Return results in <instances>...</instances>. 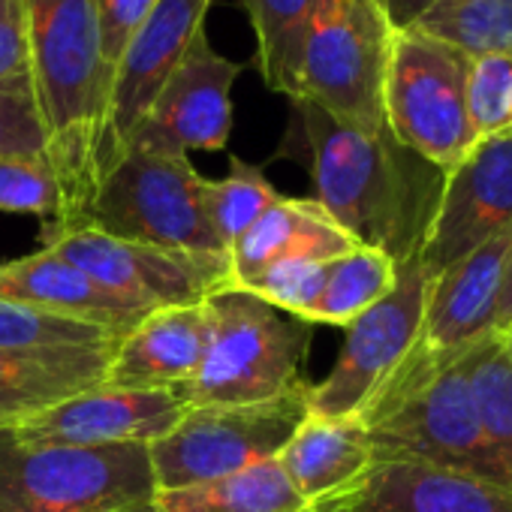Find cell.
Segmentation results:
<instances>
[{"label":"cell","mask_w":512,"mask_h":512,"mask_svg":"<svg viewBox=\"0 0 512 512\" xmlns=\"http://www.w3.org/2000/svg\"><path fill=\"white\" fill-rule=\"evenodd\" d=\"M275 160L308 169L314 202L365 247L401 266L422 253L446 172L401 145L389 127L365 133L308 100H290V121Z\"/></svg>","instance_id":"obj_1"},{"label":"cell","mask_w":512,"mask_h":512,"mask_svg":"<svg viewBox=\"0 0 512 512\" xmlns=\"http://www.w3.org/2000/svg\"><path fill=\"white\" fill-rule=\"evenodd\" d=\"M25 7L46 157L61 181L67 208L58 229H70L82 226L103 175L112 70L103 61L94 0H25Z\"/></svg>","instance_id":"obj_2"},{"label":"cell","mask_w":512,"mask_h":512,"mask_svg":"<svg viewBox=\"0 0 512 512\" xmlns=\"http://www.w3.org/2000/svg\"><path fill=\"white\" fill-rule=\"evenodd\" d=\"M467 356L431 359L413 350L359 419L368 428L377 464H431L512 494V479L479 416Z\"/></svg>","instance_id":"obj_3"},{"label":"cell","mask_w":512,"mask_h":512,"mask_svg":"<svg viewBox=\"0 0 512 512\" xmlns=\"http://www.w3.org/2000/svg\"><path fill=\"white\" fill-rule=\"evenodd\" d=\"M208 344L196 374L178 389L187 407L269 404L308 389L305 362L314 326L244 290H220L202 302Z\"/></svg>","instance_id":"obj_4"},{"label":"cell","mask_w":512,"mask_h":512,"mask_svg":"<svg viewBox=\"0 0 512 512\" xmlns=\"http://www.w3.org/2000/svg\"><path fill=\"white\" fill-rule=\"evenodd\" d=\"M154 494L145 443L37 446L0 428V512H121Z\"/></svg>","instance_id":"obj_5"},{"label":"cell","mask_w":512,"mask_h":512,"mask_svg":"<svg viewBox=\"0 0 512 512\" xmlns=\"http://www.w3.org/2000/svg\"><path fill=\"white\" fill-rule=\"evenodd\" d=\"M205 187L190 157L130 145L100 178L82 226L169 250L226 253L208 223Z\"/></svg>","instance_id":"obj_6"},{"label":"cell","mask_w":512,"mask_h":512,"mask_svg":"<svg viewBox=\"0 0 512 512\" xmlns=\"http://www.w3.org/2000/svg\"><path fill=\"white\" fill-rule=\"evenodd\" d=\"M392 40L395 28L380 0H326L302 52L293 100H308L347 127L380 133Z\"/></svg>","instance_id":"obj_7"},{"label":"cell","mask_w":512,"mask_h":512,"mask_svg":"<svg viewBox=\"0 0 512 512\" xmlns=\"http://www.w3.org/2000/svg\"><path fill=\"white\" fill-rule=\"evenodd\" d=\"M308 389L269 404L187 407L163 437L148 443L157 491L214 482L278 458L308 416Z\"/></svg>","instance_id":"obj_8"},{"label":"cell","mask_w":512,"mask_h":512,"mask_svg":"<svg viewBox=\"0 0 512 512\" xmlns=\"http://www.w3.org/2000/svg\"><path fill=\"white\" fill-rule=\"evenodd\" d=\"M467 70L470 58L458 49L416 31H395L383 88L386 127L443 172L476 145L464 103Z\"/></svg>","instance_id":"obj_9"},{"label":"cell","mask_w":512,"mask_h":512,"mask_svg":"<svg viewBox=\"0 0 512 512\" xmlns=\"http://www.w3.org/2000/svg\"><path fill=\"white\" fill-rule=\"evenodd\" d=\"M428 287L431 272L419 256L398 266L392 293L347 326L332 371L320 383H311L308 413L323 419H359L377 401L419 341Z\"/></svg>","instance_id":"obj_10"},{"label":"cell","mask_w":512,"mask_h":512,"mask_svg":"<svg viewBox=\"0 0 512 512\" xmlns=\"http://www.w3.org/2000/svg\"><path fill=\"white\" fill-rule=\"evenodd\" d=\"M43 247L145 311L202 305L232 287L229 253L169 250L115 238L94 226L58 229Z\"/></svg>","instance_id":"obj_11"},{"label":"cell","mask_w":512,"mask_h":512,"mask_svg":"<svg viewBox=\"0 0 512 512\" xmlns=\"http://www.w3.org/2000/svg\"><path fill=\"white\" fill-rule=\"evenodd\" d=\"M241 70L244 64L220 55L202 31L127 148L136 145L184 157L190 151H226L232 136V85Z\"/></svg>","instance_id":"obj_12"},{"label":"cell","mask_w":512,"mask_h":512,"mask_svg":"<svg viewBox=\"0 0 512 512\" xmlns=\"http://www.w3.org/2000/svg\"><path fill=\"white\" fill-rule=\"evenodd\" d=\"M211 4L214 0H157L145 25L127 43L112 73L103 136V175L124 154L163 85L178 70L193 40L205 31Z\"/></svg>","instance_id":"obj_13"},{"label":"cell","mask_w":512,"mask_h":512,"mask_svg":"<svg viewBox=\"0 0 512 512\" xmlns=\"http://www.w3.org/2000/svg\"><path fill=\"white\" fill-rule=\"evenodd\" d=\"M512 229V136L482 139L446 172L443 196L419 260L437 275Z\"/></svg>","instance_id":"obj_14"},{"label":"cell","mask_w":512,"mask_h":512,"mask_svg":"<svg viewBox=\"0 0 512 512\" xmlns=\"http://www.w3.org/2000/svg\"><path fill=\"white\" fill-rule=\"evenodd\" d=\"M184 410L187 404L178 389L97 386L28 422H19L13 434L37 446H148L163 437Z\"/></svg>","instance_id":"obj_15"},{"label":"cell","mask_w":512,"mask_h":512,"mask_svg":"<svg viewBox=\"0 0 512 512\" xmlns=\"http://www.w3.org/2000/svg\"><path fill=\"white\" fill-rule=\"evenodd\" d=\"M512 229L494 235L458 263L431 275L416 353L431 359H458L494 338V317L506 275Z\"/></svg>","instance_id":"obj_16"},{"label":"cell","mask_w":512,"mask_h":512,"mask_svg":"<svg viewBox=\"0 0 512 512\" xmlns=\"http://www.w3.org/2000/svg\"><path fill=\"white\" fill-rule=\"evenodd\" d=\"M208 344L205 305L151 311L115 347L103 386L181 389L199 368Z\"/></svg>","instance_id":"obj_17"},{"label":"cell","mask_w":512,"mask_h":512,"mask_svg":"<svg viewBox=\"0 0 512 512\" xmlns=\"http://www.w3.org/2000/svg\"><path fill=\"white\" fill-rule=\"evenodd\" d=\"M296 491L317 509L347 500L377 467L362 419H323L308 413L278 455Z\"/></svg>","instance_id":"obj_18"},{"label":"cell","mask_w":512,"mask_h":512,"mask_svg":"<svg viewBox=\"0 0 512 512\" xmlns=\"http://www.w3.org/2000/svg\"><path fill=\"white\" fill-rule=\"evenodd\" d=\"M0 299L25 302L76 320L106 326L118 335H127L151 311L121 299L118 293L100 287L82 269L67 263L64 256L40 247L22 260L0 263Z\"/></svg>","instance_id":"obj_19"},{"label":"cell","mask_w":512,"mask_h":512,"mask_svg":"<svg viewBox=\"0 0 512 512\" xmlns=\"http://www.w3.org/2000/svg\"><path fill=\"white\" fill-rule=\"evenodd\" d=\"M344 512H512V494L443 467L386 461L365 485L341 500Z\"/></svg>","instance_id":"obj_20"},{"label":"cell","mask_w":512,"mask_h":512,"mask_svg":"<svg viewBox=\"0 0 512 512\" xmlns=\"http://www.w3.org/2000/svg\"><path fill=\"white\" fill-rule=\"evenodd\" d=\"M115 347L0 350V428H16L67 398L103 386Z\"/></svg>","instance_id":"obj_21"},{"label":"cell","mask_w":512,"mask_h":512,"mask_svg":"<svg viewBox=\"0 0 512 512\" xmlns=\"http://www.w3.org/2000/svg\"><path fill=\"white\" fill-rule=\"evenodd\" d=\"M356 241L326 214L314 199L281 196L260 220H256L226 253H229V278L241 290L263 269L281 260H320L332 263Z\"/></svg>","instance_id":"obj_22"},{"label":"cell","mask_w":512,"mask_h":512,"mask_svg":"<svg viewBox=\"0 0 512 512\" xmlns=\"http://www.w3.org/2000/svg\"><path fill=\"white\" fill-rule=\"evenodd\" d=\"M154 509L157 512H317V506L296 491L278 458L260 461L214 482L157 491Z\"/></svg>","instance_id":"obj_23"},{"label":"cell","mask_w":512,"mask_h":512,"mask_svg":"<svg viewBox=\"0 0 512 512\" xmlns=\"http://www.w3.org/2000/svg\"><path fill=\"white\" fill-rule=\"evenodd\" d=\"M238 4L253 28V61L266 88L293 100L302 52L326 0H238Z\"/></svg>","instance_id":"obj_24"},{"label":"cell","mask_w":512,"mask_h":512,"mask_svg":"<svg viewBox=\"0 0 512 512\" xmlns=\"http://www.w3.org/2000/svg\"><path fill=\"white\" fill-rule=\"evenodd\" d=\"M398 281V263L377 247L356 244L344 256L329 263L326 284L317 302L302 314L311 326H338L347 329L383 296L392 293Z\"/></svg>","instance_id":"obj_25"},{"label":"cell","mask_w":512,"mask_h":512,"mask_svg":"<svg viewBox=\"0 0 512 512\" xmlns=\"http://www.w3.org/2000/svg\"><path fill=\"white\" fill-rule=\"evenodd\" d=\"M461 55H512V0H440L413 28Z\"/></svg>","instance_id":"obj_26"},{"label":"cell","mask_w":512,"mask_h":512,"mask_svg":"<svg viewBox=\"0 0 512 512\" xmlns=\"http://www.w3.org/2000/svg\"><path fill=\"white\" fill-rule=\"evenodd\" d=\"M278 199L281 193L275 190L263 166L229 154L226 175L217 181L208 178L205 187V211L217 241L229 250Z\"/></svg>","instance_id":"obj_27"},{"label":"cell","mask_w":512,"mask_h":512,"mask_svg":"<svg viewBox=\"0 0 512 512\" xmlns=\"http://www.w3.org/2000/svg\"><path fill=\"white\" fill-rule=\"evenodd\" d=\"M124 335L76 320L67 314H55L46 308H34L25 302L0 299V350H67V347H109Z\"/></svg>","instance_id":"obj_28"},{"label":"cell","mask_w":512,"mask_h":512,"mask_svg":"<svg viewBox=\"0 0 512 512\" xmlns=\"http://www.w3.org/2000/svg\"><path fill=\"white\" fill-rule=\"evenodd\" d=\"M467 371L485 434L512 479V365L503 356L497 335L482 341L467 356Z\"/></svg>","instance_id":"obj_29"},{"label":"cell","mask_w":512,"mask_h":512,"mask_svg":"<svg viewBox=\"0 0 512 512\" xmlns=\"http://www.w3.org/2000/svg\"><path fill=\"white\" fill-rule=\"evenodd\" d=\"M64 190L49 157L0 160V214L40 217V241L64 223Z\"/></svg>","instance_id":"obj_30"},{"label":"cell","mask_w":512,"mask_h":512,"mask_svg":"<svg viewBox=\"0 0 512 512\" xmlns=\"http://www.w3.org/2000/svg\"><path fill=\"white\" fill-rule=\"evenodd\" d=\"M464 103L476 142L512 136V55L473 58Z\"/></svg>","instance_id":"obj_31"},{"label":"cell","mask_w":512,"mask_h":512,"mask_svg":"<svg viewBox=\"0 0 512 512\" xmlns=\"http://www.w3.org/2000/svg\"><path fill=\"white\" fill-rule=\"evenodd\" d=\"M326 272H329V263H320V260H281L263 269L241 290L302 320V314L317 302L326 284Z\"/></svg>","instance_id":"obj_32"},{"label":"cell","mask_w":512,"mask_h":512,"mask_svg":"<svg viewBox=\"0 0 512 512\" xmlns=\"http://www.w3.org/2000/svg\"><path fill=\"white\" fill-rule=\"evenodd\" d=\"M4 157H46V127L31 79L0 85V160Z\"/></svg>","instance_id":"obj_33"},{"label":"cell","mask_w":512,"mask_h":512,"mask_svg":"<svg viewBox=\"0 0 512 512\" xmlns=\"http://www.w3.org/2000/svg\"><path fill=\"white\" fill-rule=\"evenodd\" d=\"M94 7H97V22H100L103 61L115 73L118 58L124 55L136 31L145 25V19L157 7V0H94Z\"/></svg>","instance_id":"obj_34"},{"label":"cell","mask_w":512,"mask_h":512,"mask_svg":"<svg viewBox=\"0 0 512 512\" xmlns=\"http://www.w3.org/2000/svg\"><path fill=\"white\" fill-rule=\"evenodd\" d=\"M31 79L28 7L25 0H0V85Z\"/></svg>","instance_id":"obj_35"},{"label":"cell","mask_w":512,"mask_h":512,"mask_svg":"<svg viewBox=\"0 0 512 512\" xmlns=\"http://www.w3.org/2000/svg\"><path fill=\"white\" fill-rule=\"evenodd\" d=\"M434 4H440V0H380V7L395 31L413 28Z\"/></svg>","instance_id":"obj_36"},{"label":"cell","mask_w":512,"mask_h":512,"mask_svg":"<svg viewBox=\"0 0 512 512\" xmlns=\"http://www.w3.org/2000/svg\"><path fill=\"white\" fill-rule=\"evenodd\" d=\"M512 326V241H509V253H506V275H503V290H500V302H497V317H494V332H506Z\"/></svg>","instance_id":"obj_37"},{"label":"cell","mask_w":512,"mask_h":512,"mask_svg":"<svg viewBox=\"0 0 512 512\" xmlns=\"http://www.w3.org/2000/svg\"><path fill=\"white\" fill-rule=\"evenodd\" d=\"M497 341H500V347H503V356L509 359V365H512V326L506 329V332H500L497 335Z\"/></svg>","instance_id":"obj_38"},{"label":"cell","mask_w":512,"mask_h":512,"mask_svg":"<svg viewBox=\"0 0 512 512\" xmlns=\"http://www.w3.org/2000/svg\"><path fill=\"white\" fill-rule=\"evenodd\" d=\"M121 512H157V509H154V503H148V506H136V509H121Z\"/></svg>","instance_id":"obj_39"},{"label":"cell","mask_w":512,"mask_h":512,"mask_svg":"<svg viewBox=\"0 0 512 512\" xmlns=\"http://www.w3.org/2000/svg\"><path fill=\"white\" fill-rule=\"evenodd\" d=\"M317 512H344V509H341V503H329V506H320Z\"/></svg>","instance_id":"obj_40"}]
</instances>
